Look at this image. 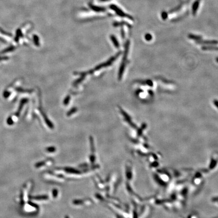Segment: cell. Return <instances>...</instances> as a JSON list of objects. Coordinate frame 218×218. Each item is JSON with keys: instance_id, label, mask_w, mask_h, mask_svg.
I'll return each mask as SVG.
<instances>
[{"instance_id": "6da1fadb", "label": "cell", "mask_w": 218, "mask_h": 218, "mask_svg": "<svg viewBox=\"0 0 218 218\" xmlns=\"http://www.w3.org/2000/svg\"><path fill=\"white\" fill-rule=\"evenodd\" d=\"M47 197L45 196H43V197H36L35 198V199H46Z\"/></svg>"}, {"instance_id": "3957f363", "label": "cell", "mask_w": 218, "mask_h": 218, "mask_svg": "<svg viewBox=\"0 0 218 218\" xmlns=\"http://www.w3.org/2000/svg\"><path fill=\"white\" fill-rule=\"evenodd\" d=\"M66 218H68V217H66Z\"/></svg>"}, {"instance_id": "7a4b0ae2", "label": "cell", "mask_w": 218, "mask_h": 218, "mask_svg": "<svg viewBox=\"0 0 218 218\" xmlns=\"http://www.w3.org/2000/svg\"><path fill=\"white\" fill-rule=\"evenodd\" d=\"M48 152H54V151L55 150V149L54 148H48Z\"/></svg>"}]
</instances>
